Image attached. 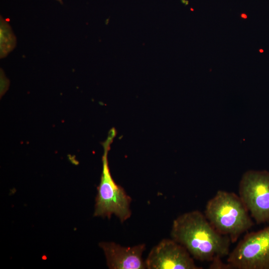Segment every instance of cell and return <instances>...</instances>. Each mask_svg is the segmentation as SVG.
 <instances>
[{"label":"cell","instance_id":"cell-1","mask_svg":"<svg viewBox=\"0 0 269 269\" xmlns=\"http://www.w3.org/2000/svg\"><path fill=\"white\" fill-rule=\"evenodd\" d=\"M171 238L183 246L194 259L214 263L228 256L231 241L218 233L198 210L185 212L175 218Z\"/></svg>","mask_w":269,"mask_h":269},{"label":"cell","instance_id":"cell-2","mask_svg":"<svg viewBox=\"0 0 269 269\" xmlns=\"http://www.w3.org/2000/svg\"><path fill=\"white\" fill-rule=\"evenodd\" d=\"M204 215L220 234L229 237L231 243L254 225L245 205L233 192L218 190L207 202Z\"/></svg>","mask_w":269,"mask_h":269},{"label":"cell","instance_id":"cell-3","mask_svg":"<svg viewBox=\"0 0 269 269\" xmlns=\"http://www.w3.org/2000/svg\"><path fill=\"white\" fill-rule=\"evenodd\" d=\"M116 134L115 129L112 128L102 144L104 149L102 171L97 187L94 216L110 219L114 215L123 223L131 216L132 198L123 187L115 182L111 174L108 159L110 146Z\"/></svg>","mask_w":269,"mask_h":269},{"label":"cell","instance_id":"cell-4","mask_svg":"<svg viewBox=\"0 0 269 269\" xmlns=\"http://www.w3.org/2000/svg\"><path fill=\"white\" fill-rule=\"evenodd\" d=\"M228 269H269V226L247 233L230 252Z\"/></svg>","mask_w":269,"mask_h":269},{"label":"cell","instance_id":"cell-5","mask_svg":"<svg viewBox=\"0 0 269 269\" xmlns=\"http://www.w3.org/2000/svg\"><path fill=\"white\" fill-rule=\"evenodd\" d=\"M239 196L256 223L269 222V171L245 172L240 181Z\"/></svg>","mask_w":269,"mask_h":269},{"label":"cell","instance_id":"cell-6","mask_svg":"<svg viewBox=\"0 0 269 269\" xmlns=\"http://www.w3.org/2000/svg\"><path fill=\"white\" fill-rule=\"evenodd\" d=\"M146 269H202L187 250L172 239H163L145 260Z\"/></svg>","mask_w":269,"mask_h":269},{"label":"cell","instance_id":"cell-7","mask_svg":"<svg viewBox=\"0 0 269 269\" xmlns=\"http://www.w3.org/2000/svg\"><path fill=\"white\" fill-rule=\"evenodd\" d=\"M104 251L107 265L110 269H145L142 254L145 244L124 247L115 242H103L99 244Z\"/></svg>","mask_w":269,"mask_h":269},{"label":"cell","instance_id":"cell-8","mask_svg":"<svg viewBox=\"0 0 269 269\" xmlns=\"http://www.w3.org/2000/svg\"><path fill=\"white\" fill-rule=\"evenodd\" d=\"M240 17L242 19H247L248 18V15L245 13H242L241 14H240Z\"/></svg>","mask_w":269,"mask_h":269},{"label":"cell","instance_id":"cell-9","mask_svg":"<svg viewBox=\"0 0 269 269\" xmlns=\"http://www.w3.org/2000/svg\"><path fill=\"white\" fill-rule=\"evenodd\" d=\"M182 1H183V3H186V4H188V1H184V0H182Z\"/></svg>","mask_w":269,"mask_h":269},{"label":"cell","instance_id":"cell-10","mask_svg":"<svg viewBox=\"0 0 269 269\" xmlns=\"http://www.w3.org/2000/svg\"><path fill=\"white\" fill-rule=\"evenodd\" d=\"M259 51L260 52H263L264 50L263 49H261L259 50Z\"/></svg>","mask_w":269,"mask_h":269},{"label":"cell","instance_id":"cell-11","mask_svg":"<svg viewBox=\"0 0 269 269\" xmlns=\"http://www.w3.org/2000/svg\"><path fill=\"white\" fill-rule=\"evenodd\" d=\"M58 0V1H59L60 2H62V0Z\"/></svg>","mask_w":269,"mask_h":269}]
</instances>
